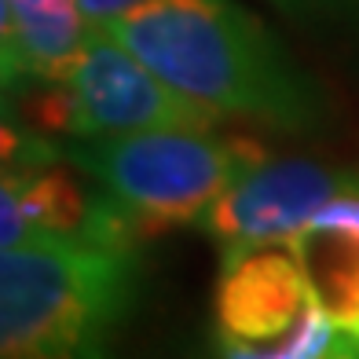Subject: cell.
Masks as SVG:
<instances>
[{
  "mask_svg": "<svg viewBox=\"0 0 359 359\" xmlns=\"http://www.w3.org/2000/svg\"><path fill=\"white\" fill-rule=\"evenodd\" d=\"M88 209L92 198H85V191L67 169H59V161L4 169V191H0L4 250L41 235H77L88 220Z\"/></svg>",
  "mask_w": 359,
  "mask_h": 359,
  "instance_id": "cell-9",
  "label": "cell"
},
{
  "mask_svg": "<svg viewBox=\"0 0 359 359\" xmlns=\"http://www.w3.org/2000/svg\"><path fill=\"white\" fill-rule=\"evenodd\" d=\"M140 4H147V0H81V11H85L88 29H107L114 19H121L125 11Z\"/></svg>",
  "mask_w": 359,
  "mask_h": 359,
  "instance_id": "cell-10",
  "label": "cell"
},
{
  "mask_svg": "<svg viewBox=\"0 0 359 359\" xmlns=\"http://www.w3.org/2000/svg\"><path fill=\"white\" fill-rule=\"evenodd\" d=\"M323 359H359V341H348V337H341L334 352L330 355H323Z\"/></svg>",
  "mask_w": 359,
  "mask_h": 359,
  "instance_id": "cell-11",
  "label": "cell"
},
{
  "mask_svg": "<svg viewBox=\"0 0 359 359\" xmlns=\"http://www.w3.org/2000/svg\"><path fill=\"white\" fill-rule=\"evenodd\" d=\"M70 88V133L85 140L151 133V128H213L220 114L169 88L110 29H88Z\"/></svg>",
  "mask_w": 359,
  "mask_h": 359,
  "instance_id": "cell-5",
  "label": "cell"
},
{
  "mask_svg": "<svg viewBox=\"0 0 359 359\" xmlns=\"http://www.w3.org/2000/svg\"><path fill=\"white\" fill-rule=\"evenodd\" d=\"M67 161L100 180L136 217L140 231L154 238L169 227L198 224L205 209L235 184L238 176L268 161V151L238 133L209 128H151L88 140L67 147Z\"/></svg>",
  "mask_w": 359,
  "mask_h": 359,
  "instance_id": "cell-3",
  "label": "cell"
},
{
  "mask_svg": "<svg viewBox=\"0 0 359 359\" xmlns=\"http://www.w3.org/2000/svg\"><path fill=\"white\" fill-rule=\"evenodd\" d=\"M88 41L81 0H0L4 92L62 85Z\"/></svg>",
  "mask_w": 359,
  "mask_h": 359,
  "instance_id": "cell-8",
  "label": "cell"
},
{
  "mask_svg": "<svg viewBox=\"0 0 359 359\" xmlns=\"http://www.w3.org/2000/svg\"><path fill=\"white\" fill-rule=\"evenodd\" d=\"M286 11H308V8H323V4H341V0H275Z\"/></svg>",
  "mask_w": 359,
  "mask_h": 359,
  "instance_id": "cell-12",
  "label": "cell"
},
{
  "mask_svg": "<svg viewBox=\"0 0 359 359\" xmlns=\"http://www.w3.org/2000/svg\"><path fill=\"white\" fill-rule=\"evenodd\" d=\"M140 231L114 198H92L77 235H41L0 257V359H107L133 304Z\"/></svg>",
  "mask_w": 359,
  "mask_h": 359,
  "instance_id": "cell-1",
  "label": "cell"
},
{
  "mask_svg": "<svg viewBox=\"0 0 359 359\" xmlns=\"http://www.w3.org/2000/svg\"><path fill=\"white\" fill-rule=\"evenodd\" d=\"M359 172L330 169L308 158L260 161L257 169L238 176L198 220L220 242L224 257L260 246H279L304 227L326 202L345 194Z\"/></svg>",
  "mask_w": 359,
  "mask_h": 359,
  "instance_id": "cell-6",
  "label": "cell"
},
{
  "mask_svg": "<svg viewBox=\"0 0 359 359\" xmlns=\"http://www.w3.org/2000/svg\"><path fill=\"white\" fill-rule=\"evenodd\" d=\"M286 246L337 334L359 341V180L297 227Z\"/></svg>",
  "mask_w": 359,
  "mask_h": 359,
  "instance_id": "cell-7",
  "label": "cell"
},
{
  "mask_svg": "<svg viewBox=\"0 0 359 359\" xmlns=\"http://www.w3.org/2000/svg\"><path fill=\"white\" fill-rule=\"evenodd\" d=\"M341 341L297 257L260 246L224 257L217 283L220 359H323Z\"/></svg>",
  "mask_w": 359,
  "mask_h": 359,
  "instance_id": "cell-4",
  "label": "cell"
},
{
  "mask_svg": "<svg viewBox=\"0 0 359 359\" xmlns=\"http://www.w3.org/2000/svg\"><path fill=\"white\" fill-rule=\"evenodd\" d=\"M107 29L198 107L290 133L319 121L312 85L235 0H147Z\"/></svg>",
  "mask_w": 359,
  "mask_h": 359,
  "instance_id": "cell-2",
  "label": "cell"
}]
</instances>
